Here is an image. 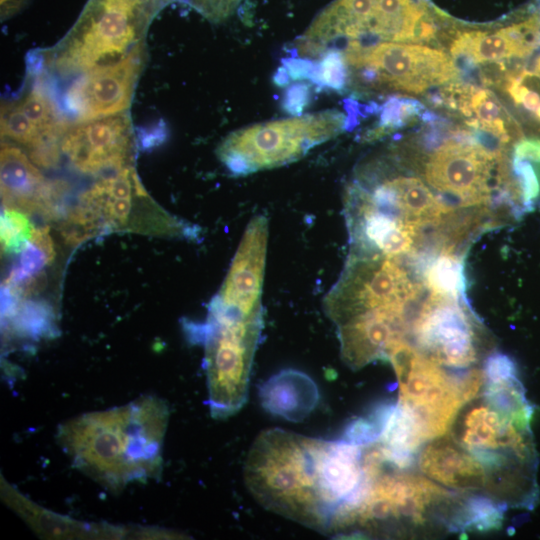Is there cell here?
<instances>
[{
    "label": "cell",
    "mask_w": 540,
    "mask_h": 540,
    "mask_svg": "<svg viewBox=\"0 0 540 540\" xmlns=\"http://www.w3.org/2000/svg\"><path fill=\"white\" fill-rule=\"evenodd\" d=\"M4 321L12 334L33 340L51 337L56 330L54 311L43 301L23 300Z\"/></svg>",
    "instance_id": "obj_24"
},
{
    "label": "cell",
    "mask_w": 540,
    "mask_h": 540,
    "mask_svg": "<svg viewBox=\"0 0 540 540\" xmlns=\"http://www.w3.org/2000/svg\"><path fill=\"white\" fill-rule=\"evenodd\" d=\"M388 360L399 382L398 405L415 418L427 441L443 436L469 401L466 372L449 374L408 340L397 344Z\"/></svg>",
    "instance_id": "obj_8"
},
{
    "label": "cell",
    "mask_w": 540,
    "mask_h": 540,
    "mask_svg": "<svg viewBox=\"0 0 540 540\" xmlns=\"http://www.w3.org/2000/svg\"><path fill=\"white\" fill-rule=\"evenodd\" d=\"M512 157L540 165V138L522 137L513 145Z\"/></svg>",
    "instance_id": "obj_29"
},
{
    "label": "cell",
    "mask_w": 540,
    "mask_h": 540,
    "mask_svg": "<svg viewBox=\"0 0 540 540\" xmlns=\"http://www.w3.org/2000/svg\"><path fill=\"white\" fill-rule=\"evenodd\" d=\"M437 26L423 0H336L296 42L300 56L341 46L427 42Z\"/></svg>",
    "instance_id": "obj_5"
},
{
    "label": "cell",
    "mask_w": 540,
    "mask_h": 540,
    "mask_svg": "<svg viewBox=\"0 0 540 540\" xmlns=\"http://www.w3.org/2000/svg\"><path fill=\"white\" fill-rule=\"evenodd\" d=\"M204 344V369L211 416L236 414L248 398L254 355L261 340L263 308L246 309L214 297L203 324L187 323Z\"/></svg>",
    "instance_id": "obj_4"
},
{
    "label": "cell",
    "mask_w": 540,
    "mask_h": 540,
    "mask_svg": "<svg viewBox=\"0 0 540 540\" xmlns=\"http://www.w3.org/2000/svg\"><path fill=\"white\" fill-rule=\"evenodd\" d=\"M1 198L3 207L53 215L64 187L51 183L14 143L1 144Z\"/></svg>",
    "instance_id": "obj_16"
},
{
    "label": "cell",
    "mask_w": 540,
    "mask_h": 540,
    "mask_svg": "<svg viewBox=\"0 0 540 540\" xmlns=\"http://www.w3.org/2000/svg\"><path fill=\"white\" fill-rule=\"evenodd\" d=\"M423 285L431 294L465 298V277L463 261L456 247L442 245L423 271Z\"/></svg>",
    "instance_id": "obj_23"
},
{
    "label": "cell",
    "mask_w": 540,
    "mask_h": 540,
    "mask_svg": "<svg viewBox=\"0 0 540 540\" xmlns=\"http://www.w3.org/2000/svg\"><path fill=\"white\" fill-rule=\"evenodd\" d=\"M146 59L141 44L120 61L77 75L64 95L74 122L125 113Z\"/></svg>",
    "instance_id": "obj_13"
},
{
    "label": "cell",
    "mask_w": 540,
    "mask_h": 540,
    "mask_svg": "<svg viewBox=\"0 0 540 540\" xmlns=\"http://www.w3.org/2000/svg\"><path fill=\"white\" fill-rule=\"evenodd\" d=\"M424 106L419 101L401 95L390 96L378 109V125L367 133L370 140L378 139L391 131L409 124L422 116Z\"/></svg>",
    "instance_id": "obj_25"
},
{
    "label": "cell",
    "mask_w": 540,
    "mask_h": 540,
    "mask_svg": "<svg viewBox=\"0 0 540 540\" xmlns=\"http://www.w3.org/2000/svg\"><path fill=\"white\" fill-rule=\"evenodd\" d=\"M0 227L2 251L6 254L20 253L35 230L27 214L11 207H3Z\"/></svg>",
    "instance_id": "obj_26"
},
{
    "label": "cell",
    "mask_w": 540,
    "mask_h": 540,
    "mask_svg": "<svg viewBox=\"0 0 540 540\" xmlns=\"http://www.w3.org/2000/svg\"><path fill=\"white\" fill-rule=\"evenodd\" d=\"M244 480L265 509L323 534L351 528L368 489L363 445L280 428L256 437Z\"/></svg>",
    "instance_id": "obj_1"
},
{
    "label": "cell",
    "mask_w": 540,
    "mask_h": 540,
    "mask_svg": "<svg viewBox=\"0 0 540 540\" xmlns=\"http://www.w3.org/2000/svg\"><path fill=\"white\" fill-rule=\"evenodd\" d=\"M69 124L41 75H35L19 97L1 105V137L25 147L41 167L58 163Z\"/></svg>",
    "instance_id": "obj_12"
},
{
    "label": "cell",
    "mask_w": 540,
    "mask_h": 540,
    "mask_svg": "<svg viewBox=\"0 0 540 540\" xmlns=\"http://www.w3.org/2000/svg\"><path fill=\"white\" fill-rule=\"evenodd\" d=\"M450 52L462 73L478 64L523 59L525 52L514 22L496 31H464L455 35Z\"/></svg>",
    "instance_id": "obj_19"
},
{
    "label": "cell",
    "mask_w": 540,
    "mask_h": 540,
    "mask_svg": "<svg viewBox=\"0 0 540 540\" xmlns=\"http://www.w3.org/2000/svg\"><path fill=\"white\" fill-rule=\"evenodd\" d=\"M506 163L476 140L472 130L455 131L432 148L423 167V177L447 206H488L492 200L493 170Z\"/></svg>",
    "instance_id": "obj_10"
},
{
    "label": "cell",
    "mask_w": 540,
    "mask_h": 540,
    "mask_svg": "<svg viewBox=\"0 0 540 540\" xmlns=\"http://www.w3.org/2000/svg\"><path fill=\"white\" fill-rule=\"evenodd\" d=\"M168 419L165 401L146 395L69 419L59 426L57 440L77 470L117 493L129 483L160 477Z\"/></svg>",
    "instance_id": "obj_2"
},
{
    "label": "cell",
    "mask_w": 540,
    "mask_h": 540,
    "mask_svg": "<svg viewBox=\"0 0 540 540\" xmlns=\"http://www.w3.org/2000/svg\"><path fill=\"white\" fill-rule=\"evenodd\" d=\"M134 195L147 196L135 170L127 167L96 181L84 191L76 206L99 230L124 226Z\"/></svg>",
    "instance_id": "obj_18"
},
{
    "label": "cell",
    "mask_w": 540,
    "mask_h": 540,
    "mask_svg": "<svg viewBox=\"0 0 540 540\" xmlns=\"http://www.w3.org/2000/svg\"><path fill=\"white\" fill-rule=\"evenodd\" d=\"M63 153L84 174L116 172L130 166L135 140L128 114L70 123L60 141Z\"/></svg>",
    "instance_id": "obj_14"
},
{
    "label": "cell",
    "mask_w": 540,
    "mask_h": 540,
    "mask_svg": "<svg viewBox=\"0 0 540 540\" xmlns=\"http://www.w3.org/2000/svg\"><path fill=\"white\" fill-rule=\"evenodd\" d=\"M422 286L410 277L399 258L348 257L324 298V312L335 325L374 310L409 312Z\"/></svg>",
    "instance_id": "obj_9"
},
{
    "label": "cell",
    "mask_w": 540,
    "mask_h": 540,
    "mask_svg": "<svg viewBox=\"0 0 540 540\" xmlns=\"http://www.w3.org/2000/svg\"><path fill=\"white\" fill-rule=\"evenodd\" d=\"M262 406L290 421H301L316 407L318 390L313 380L297 370H283L260 390Z\"/></svg>",
    "instance_id": "obj_20"
},
{
    "label": "cell",
    "mask_w": 540,
    "mask_h": 540,
    "mask_svg": "<svg viewBox=\"0 0 540 540\" xmlns=\"http://www.w3.org/2000/svg\"><path fill=\"white\" fill-rule=\"evenodd\" d=\"M346 129L348 116L336 109L262 122L231 132L217 156L231 174L248 175L295 162Z\"/></svg>",
    "instance_id": "obj_6"
},
{
    "label": "cell",
    "mask_w": 540,
    "mask_h": 540,
    "mask_svg": "<svg viewBox=\"0 0 540 540\" xmlns=\"http://www.w3.org/2000/svg\"><path fill=\"white\" fill-rule=\"evenodd\" d=\"M54 257L55 250L49 227L35 228L32 238L20 252L18 263L14 265L3 285L24 299L36 291L43 277L44 268Z\"/></svg>",
    "instance_id": "obj_22"
},
{
    "label": "cell",
    "mask_w": 540,
    "mask_h": 540,
    "mask_svg": "<svg viewBox=\"0 0 540 540\" xmlns=\"http://www.w3.org/2000/svg\"><path fill=\"white\" fill-rule=\"evenodd\" d=\"M206 19L220 22L228 18L242 0H182Z\"/></svg>",
    "instance_id": "obj_27"
},
{
    "label": "cell",
    "mask_w": 540,
    "mask_h": 540,
    "mask_svg": "<svg viewBox=\"0 0 540 540\" xmlns=\"http://www.w3.org/2000/svg\"><path fill=\"white\" fill-rule=\"evenodd\" d=\"M267 244L268 219L258 214L246 226L217 299L247 309L262 308Z\"/></svg>",
    "instance_id": "obj_15"
},
{
    "label": "cell",
    "mask_w": 540,
    "mask_h": 540,
    "mask_svg": "<svg viewBox=\"0 0 540 540\" xmlns=\"http://www.w3.org/2000/svg\"><path fill=\"white\" fill-rule=\"evenodd\" d=\"M328 51L336 53L344 65V92L356 95L383 90L420 94L454 83L460 75L445 52L418 44L379 42L327 49L317 55Z\"/></svg>",
    "instance_id": "obj_7"
},
{
    "label": "cell",
    "mask_w": 540,
    "mask_h": 540,
    "mask_svg": "<svg viewBox=\"0 0 540 540\" xmlns=\"http://www.w3.org/2000/svg\"><path fill=\"white\" fill-rule=\"evenodd\" d=\"M172 0H87L67 34L43 53L46 69L79 75L114 64L144 38L155 16Z\"/></svg>",
    "instance_id": "obj_3"
},
{
    "label": "cell",
    "mask_w": 540,
    "mask_h": 540,
    "mask_svg": "<svg viewBox=\"0 0 540 540\" xmlns=\"http://www.w3.org/2000/svg\"><path fill=\"white\" fill-rule=\"evenodd\" d=\"M28 2L29 0H0L1 19L7 20L16 15L28 4Z\"/></svg>",
    "instance_id": "obj_30"
},
{
    "label": "cell",
    "mask_w": 540,
    "mask_h": 540,
    "mask_svg": "<svg viewBox=\"0 0 540 540\" xmlns=\"http://www.w3.org/2000/svg\"><path fill=\"white\" fill-rule=\"evenodd\" d=\"M3 496L7 503L19 512L36 531L45 535L58 536H125L128 532L127 528H117L110 525H92L83 522L75 521L68 518H63L61 515H56L50 511H45L39 508L34 503H30L21 494L16 492L12 487L7 485L2 488Z\"/></svg>",
    "instance_id": "obj_21"
},
{
    "label": "cell",
    "mask_w": 540,
    "mask_h": 540,
    "mask_svg": "<svg viewBox=\"0 0 540 540\" xmlns=\"http://www.w3.org/2000/svg\"><path fill=\"white\" fill-rule=\"evenodd\" d=\"M429 294L411 319L408 341H414L412 345L423 356L440 366L469 368L480 356L478 320L465 298Z\"/></svg>",
    "instance_id": "obj_11"
},
{
    "label": "cell",
    "mask_w": 540,
    "mask_h": 540,
    "mask_svg": "<svg viewBox=\"0 0 540 540\" xmlns=\"http://www.w3.org/2000/svg\"><path fill=\"white\" fill-rule=\"evenodd\" d=\"M423 474L441 486L468 492H487L485 467L451 437H437L428 443L418 459Z\"/></svg>",
    "instance_id": "obj_17"
},
{
    "label": "cell",
    "mask_w": 540,
    "mask_h": 540,
    "mask_svg": "<svg viewBox=\"0 0 540 540\" xmlns=\"http://www.w3.org/2000/svg\"><path fill=\"white\" fill-rule=\"evenodd\" d=\"M483 371L485 380L488 382L503 381L517 376V367L514 361L500 352L488 356Z\"/></svg>",
    "instance_id": "obj_28"
}]
</instances>
